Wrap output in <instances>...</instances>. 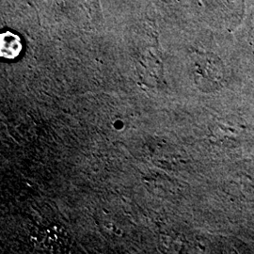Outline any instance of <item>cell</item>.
I'll use <instances>...</instances> for the list:
<instances>
[{
    "mask_svg": "<svg viewBox=\"0 0 254 254\" xmlns=\"http://www.w3.org/2000/svg\"><path fill=\"white\" fill-rule=\"evenodd\" d=\"M191 71L196 84L202 91L216 90L223 79L222 65L211 55L200 54L194 58Z\"/></svg>",
    "mask_w": 254,
    "mask_h": 254,
    "instance_id": "cell-1",
    "label": "cell"
},
{
    "mask_svg": "<svg viewBox=\"0 0 254 254\" xmlns=\"http://www.w3.org/2000/svg\"><path fill=\"white\" fill-rule=\"evenodd\" d=\"M39 240L42 241V246L44 249L49 251L50 253H56L63 251L65 244V232L63 229L52 226V227L42 229L38 233Z\"/></svg>",
    "mask_w": 254,
    "mask_h": 254,
    "instance_id": "cell-2",
    "label": "cell"
},
{
    "mask_svg": "<svg viewBox=\"0 0 254 254\" xmlns=\"http://www.w3.org/2000/svg\"><path fill=\"white\" fill-rule=\"evenodd\" d=\"M22 49L20 39L16 35L6 32L1 35V55L7 59L18 56Z\"/></svg>",
    "mask_w": 254,
    "mask_h": 254,
    "instance_id": "cell-3",
    "label": "cell"
}]
</instances>
